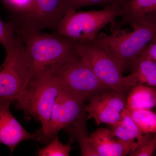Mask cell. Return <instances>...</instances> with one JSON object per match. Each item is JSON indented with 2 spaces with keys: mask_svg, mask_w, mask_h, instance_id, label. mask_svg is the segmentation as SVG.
<instances>
[{
  "mask_svg": "<svg viewBox=\"0 0 156 156\" xmlns=\"http://www.w3.org/2000/svg\"><path fill=\"white\" fill-rule=\"evenodd\" d=\"M76 53L92 69L98 78L110 89L126 95L137 85L131 74L124 76L116 62L107 52L93 42H76Z\"/></svg>",
  "mask_w": 156,
  "mask_h": 156,
  "instance_id": "cell-5",
  "label": "cell"
},
{
  "mask_svg": "<svg viewBox=\"0 0 156 156\" xmlns=\"http://www.w3.org/2000/svg\"><path fill=\"white\" fill-rule=\"evenodd\" d=\"M89 138L98 156H125L139 147L136 143L118 138L107 128H98L90 134Z\"/></svg>",
  "mask_w": 156,
  "mask_h": 156,
  "instance_id": "cell-12",
  "label": "cell"
},
{
  "mask_svg": "<svg viewBox=\"0 0 156 156\" xmlns=\"http://www.w3.org/2000/svg\"><path fill=\"white\" fill-rule=\"evenodd\" d=\"M130 115L140 131L143 134L156 132V115L151 110H129Z\"/></svg>",
  "mask_w": 156,
  "mask_h": 156,
  "instance_id": "cell-17",
  "label": "cell"
},
{
  "mask_svg": "<svg viewBox=\"0 0 156 156\" xmlns=\"http://www.w3.org/2000/svg\"><path fill=\"white\" fill-rule=\"evenodd\" d=\"M124 1H125V0H114V2H115L118 3L120 4L124 2Z\"/></svg>",
  "mask_w": 156,
  "mask_h": 156,
  "instance_id": "cell-25",
  "label": "cell"
},
{
  "mask_svg": "<svg viewBox=\"0 0 156 156\" xmlns=\"http://www.w3.org/2000/svg\"><path fill=\"white\" fill-rule=\"evenodd\" d=\"M85 100L60 83L50 121L44 129L38 130L39 135L36 140L48 144L62 129L66 132L87 121L83 105Z\"/></svg>",
  "mask_w": 156,
  "mask_h": 156,
  "instance_id": "cell-6",
  "label": "cell"
},
{
  "mask_svg": "<svg viewBox=\"0 0 156 156\" xmlns=\"http://www.w3.org/2000/svg\"><path fill=\"white\" fill-rule=\"evenodd\" d=\"M60 0H34L30 13L21 18L17 29L28 31H41L45 29L56 30L61 19L57 9Z\"/></svg>",
  "mask_w": 156,
  "mask_h": 156,
  "instance_id": "cell-10",
  "label": "cell"
},
{
  "mask_svg": "<svg viewBox=\"0 0 156 156\" xmlns=\"http://www.w3.org/2000/svg\"><path fill=\"white\" fill-rule=\"evenodd\" d=\"M126 100V95L113 90L98 93L89 98V104L84 107V111L88 113L87 119L92 118L98 126L114 125L121 119Z\"/></svg>",
  "mask_w": 156,
  "mask_h": 156,
  "instance_id": "cell-9",
  "label": "cell"
},
{
  "mask_svg": "<svg viewBox=\"0 0 156 156\" xmlns=\"http://www.w3.org/2000/svg\"><path fill=\"white\" fill-rule=\"evenodd\" d=\"M120 5L122 15L119 27L131 26L156 16V0H125Z\"/></svg>",
  "mask_w": 156,
  "mask_h": 156,
  "instance_id": "cell-13",
  "label": "cell"
},
{
  "mask_svg": "<svg viewBox=\"0 0 156 156\" xmlns=\"http://www.w3.org/2000/svg\"><path fill=\"white\" fill-rule=\"evenodd\" d=\"M114 2V0H60L57 7V14L61 19L65 13L68 11H76L88 6H105Z\"/></svg>",
  "mask_w": 156,
  "mask_h": 156,
  "instance_id": "cell-18",
  "label": "cell"
},
{
  "mask_svg": "<svg viewBox=\"0 0 156 156\" xmlns=\"http://www.w3.org/2000/svg\"><path fill=\"white\" fill-rule=\"evenodd\" d=\"M25 48L31 80L47 74L54 73L58 68L77 54L76 42L55 32L42 33L17 28Z\"/></svg>",
  "mask_w": 156,
  "mask_h": 156,
  "instance_id": "cell-1",
  "label": "cell"
},
{
  "mask_svg": "<svg viewBox=\"0 0 156 156\" xmlns=\"http://www.w3.org/2000/svg\"><path fill=\"white\" fill-rule=\"evenodd\" d=\"M72 143L69 141L68 144H63L59 141L57 135L45 147L39 149L36 154L39 156H68Z\"/></svg>",
  "mask_w": 156,
  "mask_h": 156,
  "instance_id": "cell-19",
  "label": "cell"
},
{
  "mask_svg": "<svg viewBox=\"0 0 156 156\" xmlns=\"http://www.w3.org/2000/svg\"><path fill=\"white\" fill-rule=\"evenodd\" d=\"M11 102L0 101V144H5L12 154L20 143L27 140H36L38 131L31 134L26 131L11 114Z\"/></svg>",
  "mask_w": 156,
  "mask_h": 156,
  "instance_id": "cell-11",
  "label": "cell"
},
{
  "mask_svg": "<svg viewBox=\"0 0 156 156\" xmlns=\"http://www.w3.org/2000/svg\"><path fill=\"white\" fill-rule=\"evenodd\" d=\"M54 74L62 84L85 100L109 89L78 54L58 68Z\"/></svg>",
  "mask_w": 156,
  "mask_h": 156,
  "instance_id": "cell-8",
  "label": "cell"
},
{
  "mask_svg": "<svg viewBox=\"0 0 156 156\" xmlns=\"http://www.w3.org/2000/svg\"><path fill=\"white\" fill-rule=\"evenodd\" d=\"M156 105V87L138 85L132 87L128 92L125 108L128 110H151Z\"/></svg>",
  "mask_w": 156,
  "mask_h": 156,
  "instance_id": "cell-15",
  "label": "cell"
},
{
  "mask_svg": "<svg viewBox=\"0 0 156 156\" xmlns=\"http://www.w3.org/2000/svg\"><path fill=\"white\" fill-rule=\"evenodd\" d=\"M16 32V24L12 22L5 23L0 19V43L5 48L6 53L14 50Z\"/></svg>",
  "mask_w": 156,
  "mask_h": 156,
  "instance_id": "cell-21",
  "label": "cell"
},
{
  "mask_svg": "<svg viewBox=\"0 0 156 156\" xmlns=\"http://www.w3.org/2000/svg\"><path fill=\"white\" fill-rule=\"evenodd\" d=\"M138 55L156 62V38L146 45Z\"/></svg>",
  "mask_w": 156,
  "mask_h": 156,
  "instance_id": "cell-24",
  "label": "cell"
},
{
  "mask_svg": "<svg viewBox=\"0 0 156 156\" xmlns=\"http://www.w3.org/2000/svg\"><path fill=\"white\" fill-rule=\"evenodd\" d=\"M110 126V131L115 136L125 141L136 143L139 146L150 139L148 135H143L126 108L121 113L119 121Z\"/></svg>",
  "mask_w": 156,
  "mask_h": 156,
  "instance_id": "cell-14",
  "label": "cell"
},
{
  "mask_svg": "<svg viewBox=\"0 0 156 156\" xmlns=\"http://www.w3.org/2000/svg\"><path fill=\"white\" fill-rule=\"evenodd\" d=\"M122 15L120 4L117 2L99 11H68L62 17L55 32L75 42L91 41L102 28Z\"/></svg>",
  "mask_w": 156,
  "mask_h": 156,
  "instance_id": "cell-3",
  "label": "cell"
},
{
  "mask_svg": "<svg viewBox=\"0 0 156 156\" xmlns=\"http://www.w3.org/2000/svg\"><path fill=\"white\" fill-rule=\"evenodd\" d=\"M5 5L11 11L20 15L21 18L30 13L34 0H3Z\"/></svg>",
  "mask_w": 156,
  "mask_h": 156,
  "instance_id": "cell-22",
  "label": "cell"
},
{
  "mask_svg": "<svg viewBox=\"0 0 156 156\" xmlns=\"http://www.w3.org/2000/svg\"><path fill=\"white\" fill-rule=\"evenodd\" d=\"M131 68L132 72L130 74L136 81L137 85L156 87V62L138 55Z\"/></svg>",
  "mask_w": 156,
  "mask_h": 156,
  "instance_id": "cell-16",
  "label": "cell"
},
{
  "mask_svg": "<svg viewBox=\"0 0 156 156\" xmlns=\"http://www.w3.org/2000/svg\"><path fill=\"white\" fill-rule=\"evenodd\" d=\"M60 84L59 78L54 73L32 79L16 100L15 109L23 112L26 118L40 122V130L44 129L51 118Z\"/></svg>",
  "mask_w": 156,
  "mask_h": 156,
  "instance_id": "cell-4",
  "label": "cell"
},
{
  "mask_svg": "<svg viewBox=\"0 0 156 156\" xmlns=\"http://www.w3.org/2000/svg\"><path fill=\"white\" fill-rule=\"evenodd\" d=\"M156 17L131 25L133 30L120 35L101 34L91 42L105 49L114 59L122 72L132 67L137 56L146 45L156 38Z\"/></svg>",
  "mask_w": 156,
  "mask_h": 156,
  "instance_id": "cell-2",
  "label": "cell"
},
{
  "mask_svg": "<svg viewBox=\"0 0 156 156\" xmlns=\"http://www.w3.org/2000/svg\"><path fill=\"white\" fill-rule=\"evenodd\" d=\"M70 141L73 143L76 140L81 150L83 156H98L91 143L87 130L86 126L78 128L69 136Z\"/></svg>",
  "mask_w": 156,
  "mask_h": 156,
  "instance_id": "cell-20",
  "label": "cell"
},
{
  "mask_svg": "<svg viewBox=\"0 0 156 156\" xmlns=\"http://www.w3.org/2000/svg\"><path fill=\"white\" fill-rule=\"evenodd\" d=\"M156 148V134L152 139L144 143L129 154L131 156H151Z\"/></svg>",
  "mask_w": 156,
  "mask_h": 156,
  "instance_id": "cell-23",
  "label": "cell"
},
{
  "mask_svg": "<svg viewBox=\"0 0 156 156\" xmlns=\"http://www.w3.org/2000/svg\"><path fill=\"white\" fill-rule=\"evenodd\" d=\"M31 80L25 48L18 34L14 50L6 53L0 67V101L17 100Z\"/></svg>",
  "mask_w": 156,
  "mask_h": 156,
  "instance_id": "cell-7",
  "label": "cell"
}]
</instances>
